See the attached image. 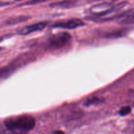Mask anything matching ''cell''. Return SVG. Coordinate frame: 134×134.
I'll use <instances>...</instances> for the list:
<instances>
[{
  "label": "cell",
  "mask_w": 134,
  "mask_h": 134,
  "mask_svg": "<svg viewBox=\"0 0 134 134\" xmlns=\"http://www.w3.org/2000/svg\"><path fill=\"white\" fill-rule=\"evenodd\" d=\"M48 24V22H42L25 26L18 30V34L20 35H26L36 31H41Z\"/></svg>",
  "instance_id": "cell-3"
},
{
  "label": "cell",
  "mask_w": 134,
  "mask_h": 134,
  "mask_svg": "<svg viewBox=\"0 0 134 134\" xmlns=\"http://www.w3.org/2000/svg\"><path fill=\"white\" fill-rule=\"evenodd\" d=\"M134 13L133 9H130L123 14L118 16V22L120 24L128 25L133 23Z\"/></svg>",
  "instance_id": "cell-6"
},
{
  "label": "cell",
  "mask_w": 134,
  "mask_h": 134,
  "mask_svg": "<svg viewBox=\"0 0 134 134\" xmlns=\"http://www.w3.org/2000/svg\"><path fill=\"white\" fill-rule=\"evenodd\" d=\"M1 40H2V38H1V37H0V41H1Z\"/></svg>",
  "instance_id": "cell-16"
},
{
  "label": "cell",
  "mask_w": 134,
  "mask_h": 134,
  "mask_svg": "<svg viewBox=\"0 0 134 134\" xmlns=\"http://www.w3.org/2000/svg\"><path fill=\"white\" fill-rule=\"evenodd\" d=\"M53 134H64V132H62V131H56V132H55Z\"/></svg>",
  "instance_id": "cell-14"
},
{
  "label": "cell",
  "mask_w": 134,
  "mask_h": 134,
  "mask_svg": "<svg viewBox=\"0 0 134 134\" xmlns=\"http://www.w3.org/2000/svg\"><path fill=\"white\" fill-rule=\"evenodd\" d=\"M132 111V108L129 106H126V107H122L121 109L119 111V114L121 116H126L128 114H130Z\"/></svg>",
  "instance_id": "cell-11"
},
{
  "label": "cell",
  "mask_w": 134,
  "mask_h": 134,
  "mask_svg": "<svg viewBox=\"0 0 134 134\" xmlns=\"http://www.w3.org/2000/svg\"><path fill=\"white\" fill-rule=\"evenodd\" d=\"M5 124L7 130L25 133L34 129L35 120L30 115H23L6 119Z\"/></svg>",
  "instance_id": "cell-1"
},
{
  "label": "cell",
  "mask_w": 134,
  "mask_h": 134,
  "mask_svg": "<svg viewBox=\"0 0 134 134\" xmlns=\"http://www.w3.org/2000/svg\"><path fill=\"white\" fill-rule=\"evenodd\" d=\"M0 134H26L24 132H16V131L10 130H6L0 131Z\"/></svg>",
  "instance_id": "cell-13"
},
{
  "label": "cell",
  "mask_w": 134,
  "mask_h": 134,
  "mask_svg": "<svg viewBox=\"0 0 134 134\" xmlns=\"http://www.w3.org/2000/svg\"><path fill=\"white\" fill-rule=\"evenodd\" d=\"M101 102H102V100H101L99 98H96V97H94V98L88 99L85 102V105L88 107V106H90V105H94L99 104V103H100Z\"/></svg>",
  "instance_id": "cell-10"
},
{
  "label": "cell",
  "mask_w": 134,
  "mask_h": 134,
  "mask_svg": "<svg viewBox=\"0 0 134 134\" xmlns=\"http://www.w3.org/2000/svg\"><path fill=\"white\" fill-rule=\"evenodd\" d=\"M79 3V0H65L61 2L54 3L50 5L52 8H71L76 6Z\"/></svg>",
  "instance_id": "cell-7"
},
{
  "label": "cell",
  "mask_w": 134,
  "mask_h": 134,
  "mask_svg": "<svg viewBox=\"0 0 134 134\" xmlns=\"http://www.w3.org/2000/svg\"><path fill=\"white\" fill-rule=\"evenodd\" d=\"M113 6L114 5L111 3H103L98 4V5L93 6L90 9V12L92 13V14L95 15L96 17H99L108 13L113 7Z\"/></svg>",
  "instance_id": "cell-4"
},
{
  "label": "cell",
  "mask_w": 134,
  "mask_h": 134,
  "mask_svg": "<svg viewBox=\"0 0 134 134\" xmlns=\"http://www.w3.org/2000/svg\"><path fill=\"white\" fill-rule=\"evenodd\" d=\"M70 34L68 32H61L52 35L49 39V46L54 48H60L64 47L71 40Z\"/></svg>",
  "instance_id": "cell-2"
},
{
  "label": "cell",
  "mask_w": 134,
  "mask_h": 134,
  "mask_svg": "<svg viewBox=\"0 0 134 134\" xmlns=\"http://www.w3.org/2000/svg\"><path fill=\"white\" fill-rule=\"evenodd\" d=\"M8 4H9L8 3H1L0 2V7L4 6V5H7Z\"/></svg>",
  "instance_id": "cell-15"
},
{
  "label": "cell",
  "mask_w": 134,
  "mask_h": 134,
  "mask_svg": "<svg viewBox=\"0 0 134 134\" xmlns=\"http://www.w3.org/2000/svg\"><path fill=\"white\" fill-rule=\"evenodd\" d=\"M51 1V0H31L30 1H27V3H26L25 4H24V5H37V4L41 3L46 2V1Z\"/></svg>",
  "instance_id": "cell-12"
},
{
  "label": "cell",
  "mask_w": 134,
  "mask_h": 134,
  "mask_svg": "<svg viewBox=\"0 0 134 134\" xmlns=\"http://www.w3.org/2000/svg\"><path fill=\"white\" fill-rule=\"evenodd\" d=\"M16 1H22V0H16Z\"/></svg>",
  "instance_id": "cell-17"
},
{
  "label": "cell",
  "mask_w": 134,
  "mask_h": 134,
  "mask_svg": "<svg viewBox=\"0 0 134 134\" xmlns=\"http://www.w3.org/2000/svg\"><path fill=\"white\" fill-rule=\"evenodd\" d=\"M126 31L125 30H119V31H114V32H111L109 33V34H107L106 35V37L107 38H118V37H123L125 34V32Z\"/></svg>",
  "instance_id": "cell-8"
},
{
  "label": "cell",
  "mask_w": 134,
  "mask_h": 134,
  "mask_svg": "<svg viewBox=\"0 0 134 134\" xmlns=\"http://www.w3.org/2000/svg\"><path fill=\"white\" fill-rule=\"evenodd\" d=\"M84 24H84V22L81 20L74 18V19L69 20L66 21V22H59V23L56 24L55 25H54V27H60V28L62 29L73 30V29H75L77 27H81V26H83Z\"/></svg>",
  "instance_id": "cell-5"
},
{
  "label": "cell",
  "mask_w": 134,
  "mask_h": 134,
  "mask_svg": "<svg viewBox=\"0 0 134 134\" xmlns=\"http://www.w3.org/2000/svg\"><path fill=\"white\" fill-rule=\"evenodd\" d=\"M26 19H27V17L24 16H20L15 17V18L8 20L7 24H17L19 23V22H22L23 21H25Z\"/></svg>",
  "instance_id": "cell-9"
}]
</instances>
